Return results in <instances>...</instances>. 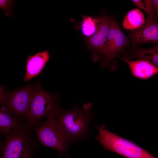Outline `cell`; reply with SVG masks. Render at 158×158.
Instances as JSON below:
<instances>
[{
	"mask_svg": "<svg viewBox=\"0 0 158 158\" xmlns=\"http://www.w3.org/2000/svg\"><path fill=\"white\" fill-rule=\"evenodd\" d=\"M0 158H34L39 142L28 121L4 137Z\"/></svg>",
	"mask_w": 158,
	"mask_h": 158,
	"instance_id": "6da1fadb",
	"label": "cell"
},
{
	"mask_svg": "<svg viewBox=\"0 0 158 158\" xmlns=\"http://www.w3.org/2000/svg\"><path fill=\"white\" fill-rule=\"evenodd\" d=\"M92 106L89 102L84 104L83 109L77 104L68 111L60 108L53 115L71 142L83 138L87 133L93 118L91 111Z\"/></svg>",
	"mask_w": 158,
	"mask_h": 158,
	"instance_id": "7a4b0ae2",
	"label": "cell"
},
{
	"mask_svg": "<svg viewBox=\"0 0 158 158\" xmlns=\"http://www.w3.org/2000/svg\"><path fill=\"white\" fill-rule=\"evenodd\" d=\"M34 133L39 143L51 148L58 152V156L68 157V150L71 142L56 118L53 116L47 118L32 126Z\"/></svg>",
	"mask_w": 158,
	"mask_h": 158,
	"instance_id": "3957f363",
	"label": "cell"
},
{
	"mask_svg": "<svg viewBox=\"0 0 158 158\" xmlns=\"http://www.w3.org/2000/svg\"><path fill=\"white\" fill-rule=\"evenodd\" d=\"M95 126L99 133L96 139L104 150L126 158H157L136 144L110 131L104 125Z\"/></svg>",
	"mask_w": 158,
	"mask_h": 158,
	"instance_id": "277c9868",
	"label": "cell"
},
{
	"mask_svg": "<svg viewBox=\"0 0 158 158\" xmlns=\"http://www.w3.org/2000/svg\"><path fill=\"white\" fill-rule=\"evenodd\" d=\"M45 90L40 83H35L30 101L28 122L32 127L43 118L54 115L60 108L58 97Z\"/></svg>",
	"mask_w": 158,
	"mask_h": 158,
	"instance_id": "5b68a950",
	"label": "cell"
},
{
	"mask_svg": "<svg viewBox=\"0 0 158 158\" xmlns=\"http://www.w3.org/2000/svg\"><path fill=\"white\" fill-rule=\"evenodd\" d=\"M35 84L30 83L15 90L7 92L1 88L0 104L20 120H28L29 104Z\"/></svg>",
	"mask_w": 158,
	"mask_h": 158,
	"instance_id": "8992f818",
	"label": "cell"
},
{
	"mask_svg": "<svg viewBox=\"0 0 158 158\" xmlns=\"http://www.w3.org/2000/svg\"><path fill=\"white\" fill-rule=\"evenodd\" d=\"M129 42L116 21L111 17L107 40L102 54L107 64L128 46Z\"/></svg>",
	"mask_w": 158,
	"mask_h": 158,
	"instance_id": "52a82bcc",
	"label": "cell"
},
{
	"mask_svg": "<svg viewBox=\"0 0 158 158\" xmlns=\"http://www.w3.org/2000/svg\"><path fill=\"white\" fill-rule=\"evenodd\" d=\"M110 18L105 15L99 18V23L97 32L87 40V46L93 53L92 58L94 61L101 59L107 40Z\"/></svg>",
	"mask_w": 158,
	"mask_h": 158,
	"instance_id": "ba28073f",
	"label": "cell"
},
{
	"mask_svg": "<svg viewBox=\"0 0 158 158\" xmlns=\"http://www.w3.org/2000/svg\"><path fill=\"white\" fill-rule=\"evenodd\" d=\"M131 42L138 45L147 43H158V22L147 16L144 24L129 33Z\"/></svg>",
	"mask_w": 158,
	"mask_h": 158,
	"instance_id": "9c48e42d",
	"label": "cell"
},
{
	"mask_svg": "<svg viewBox=\"0 0 158 158\" xmlns=\"http://www.w3.org/2000/svg\"><path fill=\"white\" fill-rule=\"evenodd\" d=\"M49 57V53L47 50L42 52H38L32 56H29L26 59L24 81L28 82L38 75L48 61Z\"/></svg>",
	"mask_w": 158,
	"mask_h": 158,
	"instance_id": "30bf717a",
	"label": "cell"
},
{
	"mask_svg": "<svg viewBox=\"0 0 158 158\" xmlns=\"http://www.w3.org/2000/svg\"><path fill=\"white\" fill-rule=\"evenodd\" d=\"M122 59L128 65L133 75L137 78L147 79L158 73V68L146 61H130L124 58Z\"/></svg>",
	"mask_w": 158,
	"mask_h": 158,
	"instance_id": "8fae6325",
	"label": "cell"
},
{
	"mask_svg": "<svg viewBox=\"0 0 158 158\" xmlns=\"http://www.w3.org/2000/svg\"><path fill=\"white\" fill-rule=\"evenodd\" d=\"M22 121L12 115L8 109L1 105L0 108V133L4 137L18 126Z\"/></svg>",
	"mask_w": 158,
	"mask_h": 158,
	"instance_id": "7c38bea8",
	"label": "cell"
},
{
	"mask_svg": "<svg viewBox=\"0 0 158 158\" xmlns=\"http://www.w3.org/2000/svg\"><path fill=\"white\" fill-rule=\"evenodd\" d=\"M145 21L141 11L138 8L134 9L127 13L123 20V26L124 29L134 30L142 26Z\"/></svg>",
	"mask_w": 158,
	"mask_h": 158,
	"instance_id": "4fadbf2b",
	"label": "cell"
},
{
	"mask_svg": "<svg viewBox=\"0 0 158 158\" xmlns=\"http://www.w3.org/2000/svg\"><path fill=\"white\" fill-rule=\"evenodd\" d=\"M136 56L140 59L146 61L158 68V43L155 46L138 50Z\"/></svg>",
	"mask_w": 158,
	"mask_h": 158,
	"instance_id": "5bb4252c",
	"label": "cell"
},
{
	"mask_svg": "<svg viewBox=\"0 0 158 158\" xmlns=\"http://www.w3.org/2000/svg\"><path fill=\"white\" fill-rule=\"evenodd\" d=\"M99 19H94L90 16H84L81 24V30L83 34L89 37L94 34L99 26Z\"/></svg>",
	"mask_w": 158,
	"mask_h": 158,
	"instance_id": "9a60e30c",
	"label": "cell"
},
{
	"mask_svg": "<svg viewBox=\"0 0 158 158\" xmlns=\"http://www.w3.org/2000/svg\"><path fill=\"white\" fill-rule=\"evenodd\" d=\"M131 1L138 7L144 11L147 14V16L153 18L152 0H133Z\"/></svg>",
	"mask_w": 158,
	"mask_h": 158,
	"instance_id": "2e32d148",
	"label": "cell"
},
{
	"mask_svg": "<svg viewBox=\"0 0 158 158\" xmlns=\"http://www.w3.org/2000/svg\"><path fill=\"white\" fill-rule=\"evenodd\" d=\"M13 2L11 0H0V7L4 11L6 16H11V11L13 8Z\"/></svg>",
	"mask_w": 158,
	"mask_h": 158,
	"instance_id": "e0dca14e",
	"label": "cell"
},
{
	"mask_svg": "<svg viewBox=\"0 0 158 158\" xmlns=\"http://www.w3.org/2000/svg\"><path fill=\"white\" fill-rule=\"evenodd\" d=\"M152 10L153 18L158 22V0H152Z\"/></svg>",
	"mask_w": 158,
	"mask_h": 158,
	"instance_id": "ac0fdd59",
	"label": "cell"
}]
</instances>
